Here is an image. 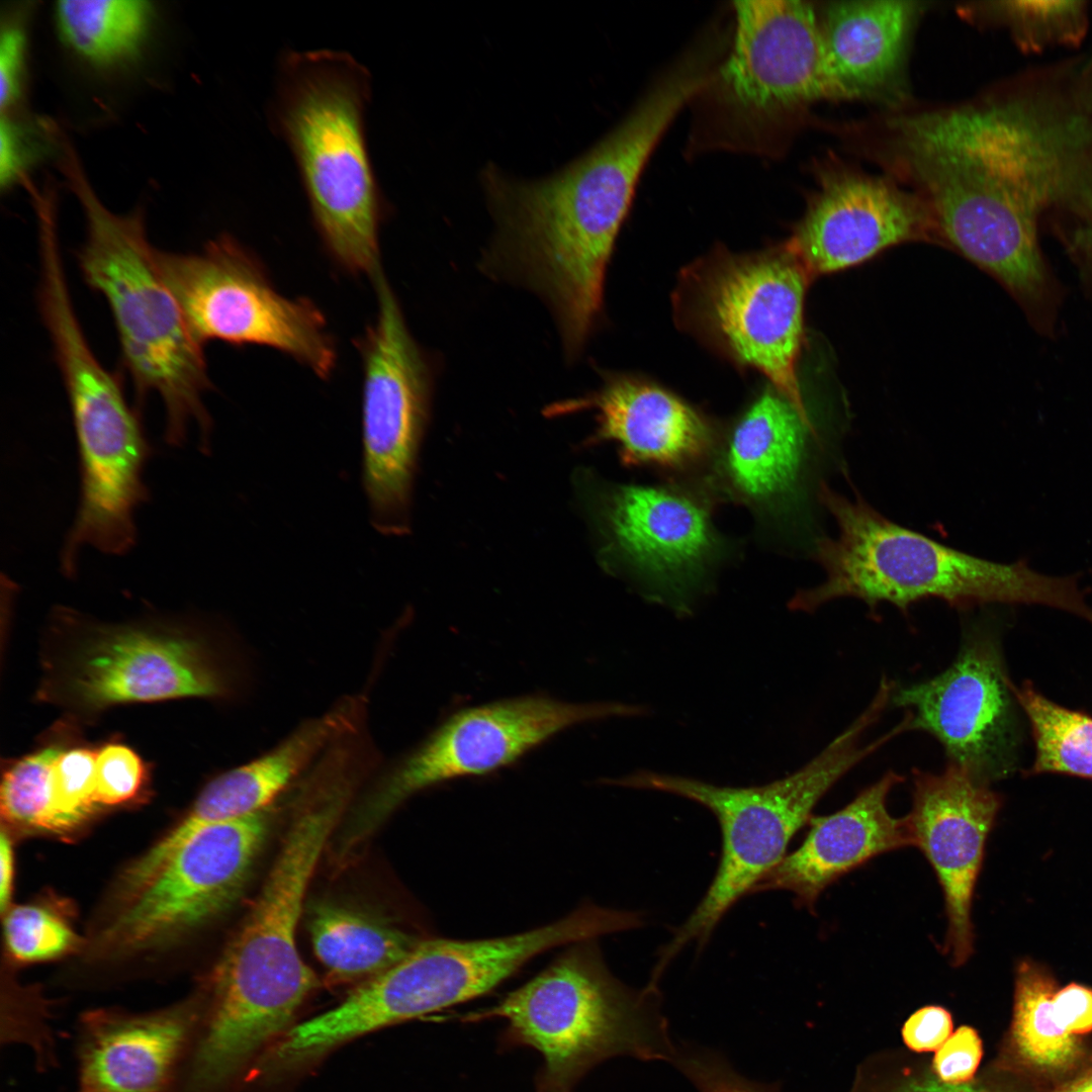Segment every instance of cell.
<instances>
[{
  "label": "cell",
  "mask_w": 1092,
  "mask_h": 1092,
  "mask_svg": "<svg viewBox=\"0 0 1092 1092\" xmlns=\"http://www.w3.org/2000/svg\"><path fill=\"white\" fill-rule=\"evenodd\" d=\"M668 126L660 107L639 102L588 151L549 176L518 179L493 164L481 172L496 226L484 266L548 301L569 354L582 347L598 320L616 238Z\"/></svg>",
  "instance_id": "1"
},
{
  "label": "cell",
  "mask_w": 1092,
  "mask_h": 1092,
  "mask_svg": "<svg viewBox=\"0 0 1092 1092\" xmlns=\"http://www.w3.org/2000/svg\"><path fill=\"white\" fill-rule=\"evenodd\" d=\"M876 159L920 196L1000 200L1036 216L1068 205L1092 219V121L1022 99L884 119Z\"/></svg>",
  "instance_id": "2"
},
{
  "label": "cell",
  "mask_w": 1092,
  "mask_h": 1092,
  "mask_svg": "<svg viewBox=\"0 0 1092 1092\" xmlns=\"http://www.w3.org/2000/svg\"><path fill=\"white\" fill-rule=\"evenodd\" d=\"M819 496L835 519L837 535L816 542L825 580L798 592L789 603L793 611L813 612L829 601L853 598L872 610L887 602L907 612L914 603L938 599L960 609L991 603L1042 605L1092 624V607L1076 575L1051 576L1025 560L1005 564L967 554L825 485Z\"/></svg>",
  "instance_id": "3"
},
{
  "label": "cell",
  "mask_w": 1092,
  "mask_h": 1092,
  "mask_svg": "<svg viewBox=\"0 0 1092 1092\" xmlns=\"http://www.w3.org/2000/svg\"><path fill=\"white\" fill-rule=\"evenodd\" d=\"M60 167L86 222L79 267L86 283L109 305L122 361L140 398L155 393L162 399L168 444L181 446L195 423L201 450L208 451L211 420L203 396L210 380L203 346L161 275L143 210L117 214L108 209L70 143L62 148Z\"/></svg>",
  "instance_id": "4"
},
{
  "label": "cell",
  "mask_w": 1092,
  "mask_h": 1092,
  "mask_svg": "<svg viewBox=\"0 0 1092 1092\" xmlns=\"http://www.w3.org/2000/svg\"><path fill=\"white\" fill-rule=\"evenodd\" d=\"M370 78L347 54L284 58L275 119L296 160L316 230L335 261L372 279L380 272L381 198L364 113Z\"/></svg>",
  "instance_id": "5"
},
{
  "label": "cell",
  "mask_w": 1092,
  "mask_h": 1092,
  "mask_svg": "<svg viewBox=\"0 0 1092 1092\" xmlns=\"http://www.w3.org/2000/svg\"><path fill=\"white\" fill-rule=\"evenodd\" d=\"M656 985L633 990L607 968L597 939L566 945L543 971L461 1022L502 1018L503 1050L540 1053L537 1092H572L594 1066L614 1056L676 1060Z\"/></svg>",
  "instance_id": "6"
},
{
  "label": "cell",
  "mask_w": 1092,
  "mask_h": 1092,
  "mask_svg": "<svg viewBox=\"0 0 1092 1092\" xmlns=\"http://www.w3.org/2000/svg\"><path fill=\"white\" fill-rule=\"evenodd\" d=\"M885 702L875 698L866 710L820 753L794 774L751 788L718 787L699 780L640 770L609 784L656 790L695 801L711 810L722 832L716 875L690 917L661 949L653 973L661 976L692 941L704 945L726 912L785 856L792 837L809 822L819 800L856 764L893 738V727L863 745L862 735L881 717Z\"/></svg>",
  "instance_id": "7"
},
{
  "label": "cell",
  "mask_w": 1092,
  "mask_h": 1092,
  "mask_svg": "<svg viewBox=\"0 0 1092 1092\" xmlns=\"http://www.w3.org/2000/svg\"><path fill=\"white\" fill-rule=\"evenodd\" d=\"M728 56L693 99L696 144L771 155L814 102L825 99L819 16L808 2H734Z\"/></svg>",
  "instance_id": "8"
},
{
  "label": "cell",
  "mask_w": 1092,
  "mask_h": 1092,
  "mask_svg": "<svg viewBox=\"0 0 1092 1092\" xmlns=\"http://www.w3.org/2000/svg\"><path fill=\"white\" fill-rule=\"evenodd\" d=\"M811 280L786 243L745 255L716 251L686 269L675 297L680 324L762 373L809 421L797 365Z\"/></svg>",
  "instance_id": "9"
},
{
  "label": "cell",
  "mask_w": 1092,
  "mask_h": 1092,
  "mask_svg": "<svg viewBox=\"0 0 1092 1092\" xmlns=\"http://www.w3.org/2000/svg\"><path fill=\"white\" fill-rule=\"evenodd\" d=\"M643 712L641 707L621 703H570L545 696L462 709L396 762L364 797L351 817L345 842L356 844L421 791L500 769L574 725Z\"/></svg>",
  "instance_id": "10"
},
{
  "label": "cell",
  "mask_w": 1092,
  "mask_h": 1092,
  "mask_svg": "<svg viewBox=\"0 0 1092 1092\" xmlns=\"http://www.w3.org/2000/svg\"><path fill=\"white\" fill-rule=\"evenodd\" d=\"M156 261L202 346L209 341L267 346L321 378L333 372L336 346L323 312L308 299L276 291L259 261L234 238L219 236L196 253L156 249Z\"/></svg>",
  "instance_id": "11"
},
{
  "label": "cell",
  "mask_w": 1092,
  "mask_h": 1092,
  "mask_svg": "<svg viewBox=\"0 0 1092 1092\" xmlns=\"http://www.w3.org/2000/svg\"><path fill=\"white\" fill-rule=\"evenodd\" d=\"M373 283L377 315L357 341L363 366L362 480L372 526L396 535L406 528L431 379L383 272Z\"/></svg>",
  "instance_id": "12"
},
{
  "label": "cell",
  "mask_w": 1092,
  "mask_h": 1092,
  "mask_svg": "<svg viewBox=\"0 0 1092 1092\" xmlns=\"http://www.w3.org/2000/svg\"><path fill=\"white\" fill-rule=\"evenodd\" d=\"M274 805L196 831L104 929L115 953L170 944L228 910L243 892L268 833Z\"/></svg>",
  "instance_id": "13"
},
{
  "label": "cell",
  "mask_w": 1092,
  "mask_h": 1092,
  "mask_svg": "<svg viewBox=\"0 0 1092 1092\" xmlns=\"http://www.w3.org/2000/svg\"><path fill=\"white\" fill-rule=\"evenodd\" d=\"M710 486L670 479L612 486L601 505L609 552L654 600L688 611L723 553Z\"/></svg>",
  "instance_id": "14"
},
{
  "label": "cell",
  "mask_w": 1092,
  "mask_h": 1092,
  "mask_svg": "<svg viewBox=\"0 0 1092 1092\" xmlns=\"http://www.w3.org/2000/svg\"><path fill=\"white\" fill-rule=\"evenodd\" d=\"M815 178L807 209L786 242L811 279L903 243L936 240L926 205L892 177L831 161L816 168Z\"/></svg>",
  "instance_id": "15"
},
{
  "label": "cell",
  "mask_w": 1092,
  "mask_h": 1092,
  "mask_svg": "<svg viewBox=\"0 0 1092 1092\" xmlns=\"http://www.w3.org/2000/svg\"><path fill=\"white\" fill-rule=\"evenodd\" d=\"M1011 682L991 639L971 634L948 668L906 687L891 702L911 730L933 736L949 759L988 784L1006 770L1011 746Z\"/></svg>",
  "instance_id": "16"
},
{
  "label": "cell",
  "mask_w": 1092,
  "mask_h": 1092,
  "mask_svg": "<svg viewBox=\"0 0 1092 1092\" xmlns=\"http://www.w3.org/2000/svg\"><path fill=\"white\" fill-rule=\"evenodd\" d=\"M1000 806L988 784L953 762L939 774L913 769V802L905 819L913 845L941 886L947 919L943 951L956 967L973 953V895Z\"/></svg>",
  "instance_id": "17"
},
{
  "label": "cell",
  "mask_w": 1092,
  "mask_h": 1092,
  "mask_svg": "<svg viewBox=\"0 0 1092 1092\" xmlns=\"http://www.w3.org/2000/svg\"><path fill=\"white\" fill-rule=\"evenodd\" d=\"M202 1010L197 995L149 1012L84 1013L76 1031L77 1092H176Z\"/></svg>",
  "instance_id": "18"
},
{
  "label": "cell",
  "mask_w": 1092,
  "mask_h": 1092,
  "mask_svg": "<svg viewBox=\"0 0 1092 1092\" xmlns=\"http://www.w3.org/2000/svg\"><path fill=\"white\" fill-rule=\"evenodd\" d=\"M72 677L74 695L92 708L180 697H223L229 686L195 638L131 627L103 629Z\"/></svg>",
  "instance_id": "19"
},
{
  "label": "cell",
  "mask_w": 1092,
  "mask_h": 1092,
  "mask_svg": "<svg viewBox=\"0 0 1092 1092\" xmlns=\"http://www.w3.org/2000/svg\"><path fill=\"white\" fill-rule=\"evenodd\" d=\"M572 406L598 410L597 441H614L623 464L679 477L711 462L718 443L707 418L672 392L632 376H613Z\"/></svg>",
  "instance_id": "20"
},
{
  "label": "cell",
  "mask_w": 1092,
  "mask_h": 1092,
  "mask_svg": "<svg viewBox=\"0 0 1092 1092\" xmlns=\"http://www.w3.org/2000/svg\"><path fill=\"white\" fill-rule=\"evenodd\" d=\"M362 715L363 702L348 698L305 721L257 758L217 776L205 786L187 816L154 845L155 855L167 859L202 827L273 806L334 742L359 729Z\"/></svg>",
  "instance_id": "21"
},
{
  "label": "cell",
  "mask_w": 1092,
  "mask_h": 1092,
  "mask_svg": "<svg viewBox=\"0 0 1092 1092\" xmlns=\"http://www.w3.org/2000/svg\"><path fill=\"white\" fill-rule=\"evenodd\" d=\"M903 781L888 770L839 811L811 817L802 844L768 872L753 892L784 890L796 903L812 909L833 882L875 856L913 845L904 818H894L887 797Z\"/></svg>",
  "instance_id": "22"
},
{
  "label": "cell",
  "mask_w": 1092,
  "mask_h": 1092,
  "mask_svg": "<svg viewBox=\"0 0 1092 1092\" xmlns=\"http://www.w3.org/2000/svg\"><path fill=\"white\" fill-rule=\"evenodd\" d=\"M924 5L913 1L828 3L819 16L825 99L896 103L906 52Z\"/></svg>",
  "instance_id": "23"
},
{
  "label": "cell",
  "mask_w": 1092,
  "mask_h": 1092,
  "mask_svg": "<svg viewBox=\"0 0 1092 1092\" xmlns=\"http://www.w3.org/2000/svg\"><path fill=\"white\" fill-rule=\"evenodd\" d=\"M811 421L775 387L763 390L717 443L708 483L762 518L795 493Z\"/></svg>",
  "instance_id": "24"
},
{
  "label": "cell",
  "mask_w": 1092,
  "mask_h": 1092,
  "mask_svg": "<svg viewBox=\"0 0 1092 1092\" xmlns=\"http://www.w3.org/2000/svg\"><path fill=\"white\" fill-rule=\"evenodd\" d=\"M1014 1003L1011 1041L1019 1059L1048 1073L1073 1067L1082 1053L1078 1035L1089 1030L1076 988L1057 989L1048 971L1024 961L1016 972Z\"/></svg>",
  "instance_id": "25"
},
{
  "label": "cell",
  "mask_w": 1092,
  "mask_h": 1092,
  "mask_svg": "<svg viewBox=\"0 0 1092 1092\" xmlns=\"http://www.w3.org/2000/svg\"><path fill=\"white\" fill-rule=\"evenodd\" d=\"M306 914L315 956L339 982H363L382 973L423 939L385 918L332 901L311 904Z\"/></svg>",
  "instance_id": "26"
},
{
  "label": "cell",
  "mask_w": 1092,
  "mask_h": 1092,
  "mask_svg": "<svg viewBox=\"0 0 1092 1092\" xmlns=\"http://www.w3.org/2000/svg\"><path fill=\"white\" fill-rule=\"evenodd\" d=\"M54 10L66 46L98 68L135 59L154 16L152 3L142 0H62Z\"/></svg>",
  "instance_id": "27"
},
{
  "label": "cell",
  "mask_w": 1092,
  "mask_h": 1092,
  "mask_svg": "<svg viewBox=\"0 0 1092 1092\" xmlns=\"http://www.w3.org/2000/svg\"><path fill=\"white\" fill-rule=\"evenodd\" d=\"M1011 691L1029 720L1034 740L1028 774L1092 779V717L1056 704L1029 684L1019 689L1011 685Z\"/></svg>",
  "instance_id": "28"
},
{
  "label": "cell",
  "mask_w": 1092,
  "mask_h": 1092,
  "mask_svg": "<svg viewBox=\"0 0 1092 1092\" xmlns=\"http://www.w3.org/2000/svg\"><path fill=\"white\" fill-rule=\"evenodd\" d=\"M982 5L974 9L1008 27L1026 51L1035 52L1052 43H1076L1086 28L1083 1H1007Z\"/></svg>",
  "instance_id": "29"
},
{
  "label": "cell",
  "mask_w": 1092,
  "mask_h": 1092,
  "mask_svg": "<svg viewBox=\"0 0 1092 1092\" xmlns=\"http://www.w3.org/2000/svg\"><path fill=\"white\" fill-rule=\"evenodd\" d=\"M58 746L46 747L17 761L3 777L0 803L7 821L28 828L57 832L53 812L51 776Z\"/></svg>",
  "instance_id": "30"
},
{
  "label": "cell",
  "mask_w": 1092,
  "mask_h": 1092,
  "mask_svg": "<svg viewBox=\"0 0 1092 1092\" xmlns=\"http://www.w3.org/2000/svg\"><path fill=\"white\" fill-rule=\"evenodd\" d=\"M96 755L90 749L75 748L62 751L53 764L52 804L58 833L78 826L97 804Z\"/></svg>",
  "instance_id": "31"
},
{
  "label": "cell",
  "mask_w": 1092,
  "mask_h": 1092,
  "mask_svg": "<svg viewBox=\"0 0 1092 1092\" xmlns=\"http://www.w3.org/2000/svg\"><path fill=\"white\" fill-rule=\"evenodd\" d=\"M9 952L21 962H36L63 954L76 937L70 927L49 910L22 905L11 909L4 922Z\"/></svg>",
  "instance_id": "32"
},
{
  "label": "cell",
  "mask_w": 1092,
  "mask_h": 1092,
  "mask_svg": "<svg viewBox=\"0 0 1092 1092\" xmlns=\"http://www.w3.org/2000/svg\"><path fill=\"white\" fill-rule=\"evenodd\" d=\"M97 804L116 805L133 798L143 783L145 768L139 755L121 744H108L96 755Z\"/></svg>",
  "instance_id": "33"
},
{
  "label": "cell",
  "mask_w": 1092,
  "mask_h": 1092,
  "mask_svg": "<svg viewBox=\"0 0 1092 1092\" xmlns=\"http://www.w3.org/2000/svg\"><path fill=\"white\" fill-rule=\"evenodd\" d=\"M983 1055L981 1038L976 1029L961 1026L935 1051L932 1073L942 1082H971Z\"/></svg>",
  "instance_id": "34"
},
{
  "label": "cell",
  "mask_w": 1092,
  "mask_h": 1092,
  "mask_svg": "<svg viewBox=\"0 0 1092 1092\" xmlns=\"http://www.w3.org/2000/svg\"><path fill=\"white\" fill-rule=\"evenodd\" d=\"M26 32L14 17L2 24L0 37V108L12 113L21 97L25 65Z\"/></svg>",
  "instance_id": "35"
},
{
  "label": "cell",
  "mask_w": 1092,
  "mask_h": 1092,
  "mask_svg": "<svg viewBox=\"0 0 1092 1092\" xmlns=\"http://www.w3.org/2000/svg\"><path fill=\"white\" fill-rule=\"evenodd\" d=\"M33 128L13 114L1 113L0 120V182L9 187L24 178L25 171L39 154Z\"/></svg>",
  "instance_id": "36"
},
{
  "label": "cell",
  "mask_w": 1092,
  "mask_h": 1092,
  "mask_svg": "<svg viewBox=\"0 0 1092 1092\" xmlns=\"http://www.w3.org/2000/svg\"><path fill=\"white\" fill-rule=\"evenodd\" d=\"M676 1062L701 1092H769L767 1088L736 1075L725 1063L711 1055H682L677 1057Z\"/></svg>",
  "instance_id": "37"
},
{
  "label": "cell",
  "mask_w": 1092,
  "mask_h": 1092,
  "mask_svg": "<svg viewBox=\"0 0 1092 1092\" xmlns=\"http://www.w3.org/2000/svg\"><path fill=\"white\" fill-rule=\"evenodd\" d=\"M950 1012L937 1005H928L913 1012L904 1022L902 1038L917 1053L935 1052L952 1034Z\"/></svg>",
  "instance_id": "38"
},
{
  "label": "cell",
  "mask_w": 1092,
  "mask_h": 1092,
  "mask_svg": "<svg viewBox=\"0 0 1092 1092\" xmlns=\"http://www.w3.org/2000/svg\"><path fill=\"white\" fill-rule=\"evenodd\" d=\"M890 1092H991L983 1086L971 1082L948 1084L940 1081L933 1073L911 1076L902 1080Z\"/></svg>",
  "instance_id": "39"
},
{
  "label": "cell",
  "mask_w": 1092,
  "mask_h": 1092,
  "mask_svg": "<svg viewBox=\"0 0 1092 1092\" xmlns=\"http://www.w3.org/2000/svg\"><path fill=\"white\" fill-rule=\"evenodd\" d=\"M0 907L3 911L10 900L13 877L12 847L5 832L0 837Z\"/></svg>",
  "instance_id": "40"
},
{
  "label": "cell",
  "mask_w": 1092,
  "mask_h": 1092,
  "mask_svg": "<svg viewBox=\"0 0 1092 1092\" xmlns=\"http://www.w3.org/2000/svg\"><path fill=\"white\" fill-rule=\"evenodd\" d=\"M1051 1092H1092V1069Z\"/></svg>",
  "instance_id": "41"
},
{
  "label": "cell",
  "mask_w": 1092,
  "mask_h": 1092,
  "mask_svg": "<svg viewBox=\"0 0 1092 1092\" xmlns=\"http://www.w3.org/2000/svg\"><path fill=\"white\" fill-rule=\"evenodd\" d=\"M883 681H885V682L889 684V685H890V687H891V689H892V692H893V682H892V681H891L890 679L886 678V677H883V678H882L881 682H883ZM881 682H880V684H881ZM891 695H892V694H891ZM890 701H891V699H890ZM903 718H904V719H906V720L908 721V724H909V730H910V720H909V718H908L907 716H904Z\"/></svg>",
  "instance_id": "42"
},
{
  "label": "cell",
  "mask_w": 1092,
  "mask_h": 1092,
  "mask_svg": "<svg viewBox=\"0 0 1092 1092\" xmlns=\"http://www.w3.org/2000/svg\"><path fill=\"white\" fill-rule=\"evenodd\" d=\"M1089 226H1090V235L1089 236L1092 238V223H1090Z\"/></svg>",
  "instance_id": "43"
}]
</instances>
